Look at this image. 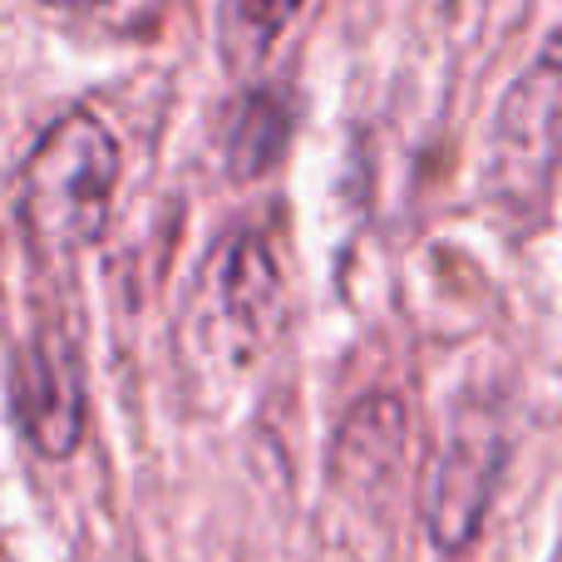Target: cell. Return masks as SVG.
<instances>
[{"mask_svg": "<svg viewBox=\"0 0 562 562\" xmlns=\"http://www.w3.org/2000/svg\"><path fill=\"white\" fill-rule=\"evenodd\" d=\"M213 306L247 356L267 346L281 326V272L272 247L257 233H233L207 267Z\"/></svg>", "mask_w": 562, "mask_h": 562, "instance_id": "277c9868", "label": "cell"}, {"mask_svg": "<svg viewBox=\"0 0 562 562\" xmlns=\"http://www.w3.org/2000/svg\"><path fill=\"white\" fill-rule=\"evenodd\" d=\"M296 10H301V0H223V10H217V49H223V65L233 69V75H252L277 49V40L286 35Z\"/></svg>", "mask_w": 562, "mask_h": 562, "instance_id": "52a82bcc", "label": "cell"}, {"mask_svg": "<svg viewBox=\"0 0 562 562\" xmlns=\"http://www.w3.org/2000/svg\"><path fill=\"white\" fill-rule=\"evenodd\" d=\"M59 5H99V0H59Z\"/></svg>", "mask_w": 562, "mask_h": 562, "instance_id": "9c48e42d", "label": "cell"}, {"mask_svg": "<svg viewBox=\"0 0 562 562\" xmlns=\"http://www.w3.org/2000/svg\"><path fill=\"white\" fill-rule=\"evenodd\" d=\"M400 449H405V409L400 400L380 395L370 405H360L350 415V425L340 429V449H336V474L340 484H385V474H395Z\"/></svg>", "mask_w": 562, "mask_h": 562, "instance_id": "8992f818", "label": "cell"}, {"mask_svg": "<svg viewBox=\"0 0 562 562\" xmlns=\"http://www.w3.org/2000/svg\"><path fill=\"white\" fill-rule=\"evenodd\" d=\"M119 183V144L89 109L65 114L20 173V213L40 247L75 252L104 233Z\"/></svg>", "mask_w": 562, "mask_h": 562, "instance_id": "6da1fadb", "label": "cell"}, {"mask_svg": "<svg viewBox=\"0 0 562 562\" xmlns=\"http://www.w3.org/2000/svg\"><path fill=\"white\" fill-rule=\"evenodd\" d=\"M498 464H504V449L494 435H459L445 449L435 469V488H429V533L439 548H464L479 533L488 514V498L498 484Z\"/></svg>", "mask_w": 562, "mask_h": 562, "instance_id": "5b68a950", "label": "cell"}, {"mask_svg": "<svg viewBox=\"0 0 562 562\" xmlns=\"http://www.w3.org/2000/svg\"><path fill=\"white\" fill-rule=\"evenodd\" d=\"M558 164V59L543 45L538 65L508 89L494 124V193L508 203H548Z\"/></svg>", "mask_w": 562, "mask_h": 562, "instance_id": "7a4b0ae2", "label": "cell"}, {"mask_svg": "<svg viewBox=\"0 0 562 562\" xmlns=\"http://www.w3.org/2000/svg\"><path fill=\"white\" fill-rule=\"evenodd\" d=\"M291 138V109L277 89H257L233 119V134H227V168L233 178H262L272 173L286 154Z\"/></svg>", "mask_w": 562, "mask_h": 562, "instance_id": "ba28073f", "label": "cell"}, {"mask_svg": "<svg viewBox=\"0 0 562 562\" xmlns=\"http://www.w3.org/2000/svg\"><path fill=\"white\" fill-rule=\"evenodd\" d=\"M10 409H15L20 429L40 454H75L79 435H85V380H79V360L65 340L40 336L35 346L15 356Z\"/></svg>", "mask_w": 562, "mask_h": 562, "instance_id": "3957f363", "label": "cell"}]
</instances>
